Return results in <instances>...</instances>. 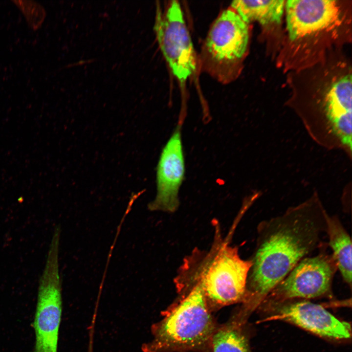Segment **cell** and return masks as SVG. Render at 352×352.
I'll use <instances>...</instances> for the list:
<instances>
[{
  "instance_id": "4",
  "label": "cell",
  "mask_w": 352,
  "mask_h": 352,
  "mask_svg": "<svg viewBox=\"0 0 352 352\" xmlns=\"http://www.w3.org/2000/svg\"><path fill=\"white\" fill-rule=\"evenodd\" d=\"M248 25L230 7L212 24L199 62L202 70L219 82L228 84L238 76L248 48Z\"/></svg>"
},
{
  "instance_id": "16",
  "label": "cell",
  "mask_w": 352,
  "mask_h": 352,
  "mask_svg": "<svg viewBox=\"0 0 352 352\" xmlns=\"http://www.w3.org/2000/svg\"><path fill=\"white\" fill-rule=\"evenodd\" d=\"M95 328L90 326L88 328V341L87 352H94V337Z\"/></svg>"
},
{
  "instance_id": "13",
  "label": "cell",
  "mask_w": 352,
  "mask_h": 352,
  "mask_svg": "<svg viewBox=\"0 0 352 352\" xmlns=\"http://www.w3.org/2000/svg\"><path fill=\"white\" fill-rule=\"evenodd\" d=\"M285 2L283 0H237L233 1L230 7L247 24L257 21L268 25L281 22Z\"/></svg>"
},
{
  "instance_id": "9",
  "label": "cell",
  "mask_w": 352,
  "mask_h": 352,
  "mask_svg": "<svg viewBox=\"0 0 352 352\" xmlns=\"http://www.w3.org/2000/svg\"><path fill=\"white\" fill-rule=\"evenodd\" d=\"M290 40L312 41L322 35L333 34L344 16L340 4L333 0H289L285 4Z\"/></svg>"
},
{
  "instance_id": "6",
  "label": "cell",
  "mask_w": 352,
  "mask_h": 352,
  "mask_svg": "<svg viewBox=\"0 0 352 352\" xmlns=\"http://www.w3.org/2000/svg\"><path fill=\"white\" fill-rule=\"evenodd\" d=\"M327 246L326 243H323L317 255L300 261L263 303L274 306L297 299H312L330 294L338 268L332 254L327 251Z\"/></svg>"
},
{
  "instance_id": "12",
  "label": "cell",
  "mask_w": 352,
  "mask_h": 352,
  "mask_svg": "<svg viewBox=\"0 0 352 352\" xmlns=\"http://www.w3.org/2000/svg\"><path fill=\"white\" fill-rule=\"evenodd\" d=\"M326 234L338 270L344 281L352 286L351 238L337 215H328Z\"/></svg>"
},
{
  "instance_id": "8",
  "label": "cell",
  "mask_w": 352,
  "mask_h": 352,
  "mask_svg": "<svg viewBox=\"0 0 352 352\" xmlns=\"http://www.w3.org/2000/svg\"><path fill=\"white\" fill-rule=\"evenodd\" d=\"M154 30L160 50L174 75L183 83L196 71L197 59L180 4L170 1L157 10Z\"/></svg>"
},
{
  "instance_id": "1",
  "label": "cell",
  "mask_w": 352,
  "mask_h": 352,
  "mask_svg": "<svg viewBox=\"0 0 352 352\" xmlns=\"http://www.w3.org/2000/svg\"><path fill=\"white\" fill-rule=\"evenodd\" d=\"M329 214L316 192L282 214L261 221L244 301L253 310L302 259L322 244Z\"/></svg>"
},
{
  "instance_id": "14",
  "label": "cell",
  "mask_w": 352,
  "mask_h": 352,
  "mask_svg": "<svg viewBox=\"0 0 352 352\" xmlns=\"http://www.w3.org/2000/svg\"><path fill=\"white\" fill-rule=\"evenodd\" d=\"M211 342L213 352H250L245 337L233 326L215 332Z\"/></svg>"
},
{
  "instance_id": "15",
  "label": "cell",
  "mask_w": 352,
  "mask_h": 352,
  "mask_svg": "<svg viewBox=\"0 0 352 352\" xmlns=\"http://www.w3.org/2000/svg\"><path fill=\"white\" fill-rule=\"evenodd\" d=\"M23 15L28 26L33 30L39 29L46 17V11L42 5L34 0H12Z\"/></svg>"
},
{
  "instance_id": "7",
  "label": "cell",
  "mask_w": 352,
  "mask_h": 352,
  "mask_svg": "<svg viewBox=\"0 0 352 352\" xmlns=\"http://www.w3.org/2000/svg\"><path fill=\"white\" fill-rule=\"evenodd\" d=\"M205 266L197 282L207 301L226 306L244 301L252 263L240 256L238 248L222 244Z\"/></svg>"
},
{
  "instance_id": "2",
  "label": "cell",
  "mask_w": 352,
  "mask_h": 352,
  "mask_svg": "<svg viewBox=\"0 0 352 352\" xmlns=\"http://www.w3.org/2000/svg\"><path fill=\"white\" fill-rule=\"evenodd\" d=\"M153 338L142 352L197 350L211 342L215 326L200 284H196L164 317L151 327Z\"/></svg>"
},
{
  "instance_id": "3",
  "label": "cell",
  "mask_w": 352,
  "mask_h": 352,
  "mask_svg": "<svg viewBox=\"0 0 352 352\" xmlns=\"http://www.w3.org/2000/svg\"><path fill=\"white\" fill-rule=\"evenodd\" d=\"M352 75L332 82L312 110L300 116L309 136L328 149L352 156Z\"/></svg>"
},
{
  "instance_id": "5",
  "label": "cell",
  "mask_w": 352,
  "mask_h": 352,
  "mask_svg": "<svg viewBox=\"0 0 352 352\" xmlns=\"http://www.w3.org/2000/svg\"><path fill=\"white\" fill-rule=\"evenodd\" d=\"M60 239H51L44 267L39 281L33 322V352H58L63 301L59 273Z\"/></svg>"
},
{
  "instance_id": "10",
  "label": "cell",
  "mask_w": 352,
  "mask_h": 352,
  "mask_svg": "<svg viewBox=\"0 0 352 352\" xmlns=\"http://www.w3.org/2000/svg\"><path fill=\"white\" fill-rule=\"evenodd\" d=\"M183 122L180 118L161 151L156 167V194L148 204L151 211L172 212L178 206V193L185 173L181 136Z\"/></svg>"
},
{
  "instance_id": "11",
  "label": "cell",
  "mask_w": 352,
  "mask_h": 352,
  "mask_svg": "<svg viewBox=\"0 0 352 352\" xmlns=\"http://www.w3.org/2000/svg\"><path fill=\"white\" fill-rule=\"evenodd\" d=\"M276 311L264 320L290 323L316 335L332 339H347L351 327L338 319L324 307L307 300H291L276 305Z\"/></svg>"
}]
</instances>
